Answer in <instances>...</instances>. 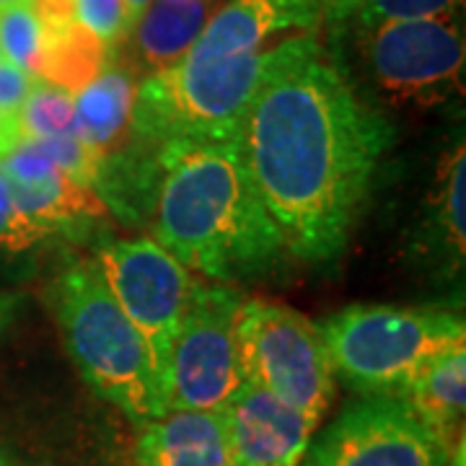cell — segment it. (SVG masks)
Segmentation results:
<instances>
[{"label":"cell","mask_w":466,"mask_h":466,"mask_svg":"<svg viewBox=\"0 0 466 466\" xmlns=\"http://www.w3.org/2000/svg\"><path fill=\"white\" fill-rule=\"evenodd\" d=\"M391 140L314 34L267 50L238 143L285 251L324 262L345 249Z\"/></svg>","instance_id":"6da1fadb"},{"label":"cell","mask_w":466,"mask_h":466,"mask_svg":"<svg viewBox=\"0 0 466 466\" xmlns=\"http://www.w3.org/2000/svg\"><path fill=\"white\" fill-rule=\"evenodd\" d=\"M148 179L153 241L189 272L236 280L280 259L283 236L238 140L161 146Z\"/></svg>","instance_id":"7a4b0ae2"},{"label":"cell","mask_w":466,"mask_h":466,"mask_svg":"<svg viewBox=\"0 0 466 466\" xmlns=\"http://www.w3.org/2000/svg\"><path fill=\"white\" fill-rule=\"evenodd\" d=\"M67 352L106 401L143 425L164 415L148 348L91 262L63 269L47 288Z\"/></svg>","instance_id":"3957f363"},{"label":"cell","mask_w":466,"mask_h":466,"mask_svg":"<svg viewBox=\"0 0 466 466\" xmlns=\"http://www.w3.org/2000/svg\"><path fill=\"white\" fill-rule=\"evenodd\" d=\"M267 50L148 73L135 88L130 135L146 146L231 143L241 135Z\"/></svg>","instance_id":"277c9868"},{"label":"cell","mask_w":466,"mask_h":466,"mask_svg":"<svg viewBox=\"0 0 466 466\" xmlns=\"http://www.w3.org/2000/svg\"><path fill=\"white\" fill-rule=\"evenodd\" d=\"M334 379L368 397H397L422 366L466 348L461 314L443 309L352 306L319 324Z\"/></svg>","instance_id":"5b68a950"},{"label":"cell","mask_w":466,"mask_h":466,"mask_svg":"<svg viewBox=\"0 0 466 466\" xmlns=\"http://www.w3.org/2000/svg\"><path fill=\"white\" fill-rule=\"evenodd\" d=\"M233 337L244 381L269 391L317 428L334 400L332 363L319 324L275 300L241 299Z\"/></svg>","instance_id":"8992f818"},{"label":"cell","mask_w":466,"mask_h":466,"mask_svg":"<svg viewBox=\"0 0 466 466\" xmlns=\"http://www.w3.org/2000/svg\"><path fill=\"white\" fill-rule=\"evenodd\" d=\"M241 296L200 283L167 355L158 381L164 415L174 410L226 412L244 389L233 314Z\"/></svg>","instance_id":"52a82bcc"},{"label":"cell","mask_w":466,"mask_h":466,"mask_svg":"<svg viewBox=\"0 0 466 466\" xmlns=\"http://www.w3.org/2000/svg\"><path fill=\"white\" fill-rule=\"evenodd\" d=\"M373 84L394 104H441L464 86V8L360 32Z\"/></svg>","instance_id":"ba28073f"},{"label":"cell","mask_w":466,"mask_h":466,"mask_svg":"<svg viewBox=\"0 0 466 466\" xmlns=\"http://www.w3.org/2000/svg\"><path fill=\"white\" fill-rule=\"evenodd\" d=\"M94 265L116 306L143 337L156 381H161L168 348L200 283L174 254L146 236L101 244Z\"/></svg>","instance_id":"9c48e42d"},{"label":"cell","mask_w":466,"mask_h":466,"mask_svg":"<svg viewBox=\"0 0 466 466\" xmlns=\"http://www.w3.org/2000/svg\"><path fill=\"white\" fill-rule=\"evenodd\" d=\"M306 453L309 466H449L441 443L400 397L348 407Z\"/></svg>","instance_id":"30bf717a"},{"label":"cell","mask_w":466,"mask_h":466,"mask_svg":"<svg viewBox=\"0 0 466 466\" xmlns=\"http://www.w3.org/2000/svg\"><path fill=\"white\" fill-rule=\"evenodd\" d=\"M223 420L231 466H296L317 431L293 407L251 383H244Z\"/></svg>","instance_id":"8fae6325"},{"label":"cell","mask_w":466,"mask_h":466,"mask_svg":"<svg viewBox=\"0 0 466 466\" xmlns=\"http://www.w3.org/2000/svg\"><path fill=\"white\" fill-rule=\"evenodd\" d=\"M321 26V0H228L208 18L184 60L208 63L265 50L283 32L314 34Z\"/></svg>","instance_id":"7c38bea8"},{"label":"cell","mask_w":466,"mask_h":466,"mask_svg":"<svg viewBox=\"0 0 466 466\" xmlns=\"http://www.w3.org/2000/svg\"><path fill=\"white\" fill-rule=\"evenodd\" d=\"M397 397L431 431L446 459H453V466H464L466 348L433 358L404 383Z\"/></svg>","instance_id":"4fadbf2b"},{"label":"cell","mask_w":466,"mask_h":466,"mask_svg":"<svg viewBox=\"0 0 466 466\" xmlns=\"http://www.w3.org/2000/svg\"><path fill=\"white\" fill-rule=\"evenodd\" d=\"M140 466H231L223 412L174 410L140 425Z\"/></svg>","instance_id":"5bb4252c"},{"label":"cell","mask_w":466,"mask_h":466,"mask_svg":"<svg viewBox=\"0 0 466 466\" xmlns=\"http://www.w3.org/2000/svg\"><path fill=\"white\" fill-rule=\"evenodd\" d=\"M135 88L133 70L109 63L101 76L76 94L73 133L104 158L130 135Z\"/></svg>","instance_id":"9a60e30c"},{"label":"cell","mask_w":466,"mask_h":466,"mask_svg":"<svg viewBox=\"0 0 466 466\" xmlns=\"http://www.w3.org/2000/svg\"><path fill=\"white\" fill-rule=\"evenodd\" d=\"M210 8L213 0H150L127 39L135 60L148 73L179 63L198 42Z\"/></svg>","instance_id":"2e32d148"},{"label":"cell","mask_w":466,"mask_h":466,"mask_svg":"<svg viewBox=\"0 0 466 466\" xmlns=\"http://www.w3.org/2000/svg\"><path fill=\"white\" fill-rule=\"evenodd\" d=\"M112 63V52L99 36L78 21H70L45 36V50L34 73V81L57 86L67 94H78Z\"/></svg>","instance_id":"e0dca14e"},{"label":"cell","mask_w":466,"mask_h":466,"mask_svg":"<svg viewBox=\"0 0 466 466\" xmlns=\"http://www.w3.org/2000/svg\"><path fill=\"white\" fill-rule=\"evenodd\" d=\"M11 192L18 210L34 223L47 226L52 233L81 220L106 216L99 192L70 179L66 171H55L47 179L32 184H11Z\"/></svg>","instance_id":"ac0fdd59"},{"label":"cell","mask_w":466,"mask_h":466,"mask_svg":"<svg viewBox=\"0 0 466 466\" xmlns=\"http://www.w3.org/2000/svg\"><path fill=\"white\" fill-rule=\"evenodd\" d=\"M73 115H76L73 94L45 81H34L14 119L21 140H47V137L73 133Z\"/></svg>","instance_id":"d6986e66"},{"label":"cell","mask_w":466,"mask_h":466,"mask_svg":"<svg viewBox=\"0 0 466 466\" xmlns=\"http://www.w3.org/2000/svg\"><path fill=\"white\" fill-rule=\"evenodd\" d=\"M464 143L459 140L441 171V189L435 200V228L449 244L451 257H456L459 265L464 262Z\"/></svg>","instance_id":"ffe728a7"},{"label":"cell","mask_w":466,"mask_h":466,"mask_svg":"<svg viewBox=\"0 0 466 466\" xmlns=\"http://www.w3.org/2000/svg\"><path fill=\"white\" fill-rule=\"evenodd\" d=\"M45 26L29 3H18L0 11V50L3 60L26 70L34 78L45 50Z\"/></svg>","instance_id":"44dd1931"},{"label":"cell","mask_w":466,"mask_h":466,"mask_svg":"<svg viewBox=\"0 0 466 466\" xmlns=\"http://www.w3.org/2000/svg\"><path fill=\"white\" fill-rule=\"evenodd\" d=\"M456 8H464V0H366L350 24L360 34L391 21L443 16Z\"/></svg>","instance_id":"7402d4cb"},{"label":"cell","mask_w":466,"mask_h":466,"mask_svg":"<svg viewBox=\"0 0 466 466\" xmlns=\"http://www.w3.org/2000/svg\"><path fill=\"white\" fill-rule=\"evenodd\" d=\"M76 21L99 36L112 55L130 39L135 29L125 0H76Z\"/></svg>","instance_id":"603a6c76"},{"label":"cell","mask_w":466,"mask_h":466,"mask_svg":"<svg viewBox=\"0 0 466 466\" xmlns=\"http://www.w3.org/2000/svg\"><path fill=\"white\" fill-rule=\"evenodd\" d=\"M52 231L18 210L11 184L0 171V251H24L45 241Z\"/></svg>","instance_id":"cb8c5ba5"},{"label":"cell","mask_w":466,"mask_h":466,"mask_svg":"<svg viewBox=\"0 0 466 466\" xmlns=\"http://www.w3.org/2000/svg\"><path fill=\"white\" fill-rule=\"evenodd\" d=\"M32 84L34 78L26 70L0 60V119L16 116L18 106L24 104Z\"/></svg>","instance_id":"d4e9b609"},{"label":"cell","mask_w":466,"mask_h":466,"mask_svg":"<svg viewBox=\"0 0 466 466\" xmlns=\"http://www.w3.org/2000/svg\"><path fill=\"white\" fill-rule=\"evenodd\" d=\"M32 11L42 21L45 32L60 29L76 21V0H29Z\"/></svg>","instance_id":"484cf974"},{"label":"cell","mask_w":466,"mask_h":466,"mask_svg":"<svg viewBox=\"0 0 466 466\" xmlns=\"http://www.w3.org/2000/svg\"><path fill=\"white\" fill-rule=\"evenodd\" d=\"M363 3L366 0H321V26H327L329 32L348 29Z\"/></svg>","instance_id":"4316f807"},{"label":"cell","mask_w":466,"mask_h":466,"mask_svg":"<svg viewBox=\"0 0 466 466\" xmlns=\"http://www.w3.org/2000/svg\"><path fill=\"white\" fill-rule=\"evenodd\" d=\"M24 306V296L21 293H0V332L5 327H11V321Z\"/></svg>","instance_id":"83f0119b"},{"label":"cell","mask_w":466,"mask_h":466,"mask_svg":"<svg viewBox=\"0 0 466 466\" xmlns=\"http://www.w3.org/2000/svg\"><path fill=\"white\" fill-rule=\"evenodd\" d=\"M127 3V8H130V16H133V21L137 24V18L143 16V11L148 8L150 0H125Z\"/></svg>","instance_id":"f1b7e54d"},{"label":"cell","mask_w":466,"mask_h":466,"mask_svg":"<svg viewBox=\"0 0 466 466\" xmlns=\"http://www.w3.org/2000/svg\"><path fill=\"white\" fill-rule=\"evenodd\" d=\"M18 3H29V0H0V11L3 8H11V5H18Z\"/></svg>","instance_id":"f546056e"},{"label":"cell","mask_w":466,"mask_h":466,"mask_svg":"<svg viewBox=\"0 0 466 466\" xmlns=\"http://www.w3.org/2000/svg\"><path fill=\"white\" fill-rule=\"evenodd\" d=\"M0 60H3V50H0Z\"/></svg>","instance_id":"4dcf8cb0"}]
</instances>
